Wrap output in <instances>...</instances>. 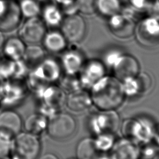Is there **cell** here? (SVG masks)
I'll use <instances>...</instances> for the list:
<instances>
[{
	"label": "cell",
	"mask_w": 159,
	"mask_h": 159,
	"mask_svg": "<svg viewBox=\"0 0 159 159\" xmlns=\"http://www.w3.org/2000/svg\"><path fill=\"white\" fill-rule=\"evenodd\" d=\"M91 88L92 103L101 111L117 108L125 95L122 81L111 76H104Z\"/></svg>",
	"instance_id": "1"
},
{
	"label": "cell",
	"mask_w": 159,
	"mask_h": 159,
	"mask_svg": "<svg viewBox=\"0 0 159 159\" xmlns=\"http://www.w3.org/2000/svg\"><path fill=\"white\" fill-rule=\"evenodd\" d=\"M41 147L38 135L21 131L12 139L11 153L14 159H37Z\"/></svg>",
	"instance_id": "2"
},
{
	"label": "cell",
	"mask_w": 159,
	"mask_h": 159,
	"mask_svg": "<svg viewBox=\"0 0 159 159\" xmlns=\"http://www.w3.org/2000/svg\"><path fill=\"white\" fill-rule=\"evenodd\" d=\"M76 127L74 118L65 112L55 113L48 119L46 130L50 137L55 140H63L70 137Z\"/></svg>",
	"instance_id": "3"
},
{
	"label": "cell",
	"mask_w": 159,
	"mask_h": 159,
	"mask_svg": "<svg viewBox=\"0 0 159 159\" xmlns=\"http://www.w3.org/2000/svg\"><path fill=\"white\" fill-rule=\"evenodd\" d=\"M24 18L17 0H0V30L4 34L18 29Z\"/></svg>",
	"instance_id": "4"
},
{
	"label": "cell",
	"mask_w": 159,
	"mask_h": 159,
	"mask_svg": "<svg viewBox=\"0 0 159 159\" xmlns=\"http://www.w3.org/2000/svg\"><path fill=\"white\" fill-rule=\"evenodd\" d=\"M121 131L126 139L147 143L153 137L155 128L146 120L128 119L122 123Z\"/></svg>",
	"instance_id": "5"
},
{
	"label": "cell",
	"mask_w": 159,
	"mask_h": 159,
	"mask_svg": "<svg viewBox=\"0 0 159 159\" xmlns=\"http://www.w3.org/2000/svg\"><path fill=\"white\" fill-rule=\"evenodd\" d=\"M47 29L40 16L25 19L18 28V36L26 45L39 43L41 42Z\"/></svg>",
	"instance_id": "6"
},
{
	"label": "cell",
	"mask_w": 159,
	"mask_h": 159,
	"mask_svg": "<svg viewBox=\"0 0 159 159\" xmlns=\"http://www.w3.org/2000/svg\"><path fill=\"white\" fill-rule=\"evenodd\" d=\"M119 116L114 110L101 111L94 115L91 120L92 130L97 135L113 134L118 129Z\"/></svg>",
	"instance_id": "7"
},
{
	"label": "cell",
	"mask_w": 159,
	"mask_h": 159,
	"mask_svg": "<svg viewBox=\"0 0 159 159\" xmlns=\"http://www.w3.org/2000/svg\"><path fill=\"white\" fill-rule=\"evenodd\" d=\"M22 127V119L17 112L6 109L0 112V134L12 139Z\"/></svg>",
	"instance_id": "8"
},
{
	"label": "cell",
	"mask_w": 159,
	"mask_h": 159,
	"mask_svg": "<svg viewBox=\"0 0 159 159\" xmlns=\"http://www.w3.org/2000/svg\"><path fill=\"white\" fill-rule=\"evenodd\" d=\"M137 40L143 45L153 47L159 44V23L155 19L142 21L137 29Z\"/></svg>",
	"instance_id": "9"
},
{
	"label": "cell",
	"mask_w": 159,
	"mask_h": 159,
	"mask_svg": "<svg viewBox=\"0 0 159 159\" xmlns=\"http://www.w3.org/2000/svg\"><path fill=\"white\" fill-rule=\"evenodd\" d=\"M112 65L115 77L121 81L134 78L139 73L137 61L129 55H119Z\"/></svg>",
	"instance_id": "10"
},
{
	"label": "cell",
	"mask_w": 159,
	"mask_h": 159,
	"mask_svg": "<svg viewBox=\"0 0 159 159\" xmlns=\"http://www.w3.org/2000/svg\"><path fill=\"white\" fill-rule=\"evenodd\" d=\"M61 30L65 39L70 42H78L84 35L85 24L80 16H70L62 21Z\"/></svg>",
	"instance_id": "11"
},
{
	"label": "cell",
	"mask_w": 159,
	"mask_h": 159,
	"mask_svg": "<svg viewBox=\"0 0 159 159\" xmlns=\"http://www.w3.org/2000/svg\"><path fill=\"white\" fill-rule=\"evenodd\" d=\"M111 149V159H139L141 155L135 142L126 138L116 142Z\"/></svg>",
	"instance_id": "12"
},
{
	"label": "cell",
	"mask_w": 159,
	"mask_h": 159,
	"mask_svg": "<svg viewBox=\"0 0 159 159\" xmlns=\"http://www.w3.org/2000/svg\"><path fill=\"white\" fill-rule=\"evenodd\" d=\"M105 69L103 65L98 61L88 63L82 70L79 79L81 86L91 88L92 86L104 76Z\"/></svg>",
	"instance_id": "13"
},
{
	"label": "cell",
	"mask_w": 159,
	"mask_h": 159,
	"mask_svg": "<svg viewBox=\"0 0 159 159\" xmlns=\"http://www.w3.org/2000/svg\"><path fill=\"white\" fill-rule=\"evenodd\" d=\"M34 70V73L39 79L47 82L56 81L60 74V66L57 62L53 58L46 57Z\"/></svg>",
	"instance_id": "14"
},
{
	"label": "cell",
	"mask_w": 159,
	"mask_h": 159,
	"mask_svg": "<svg viewBox=\"0 0 159 159\" xmlns=\"http://www.w3.org/2000/svg\"><path fill=\"white\" fill-rule=\"evenodd\" d=\"M26 45L18 35H12L4 40L1 50L4 57L13 61H18L22 60Z\"/></svg>",
	"instance_id": "15"
},
{
	"label": "cell",
	"mask_w": 159,
	"mask_h": 159,
	"mask_svg": "<svg viewBox=\"0 0 159 159\" xmlns=\"http://www.w3.org/2000/svg\"><path fill=\"white\" fill-rule=\"evenodd\" d=\"M65 102L67 107L75 112L83 111L92 104L90 94L81 89L70 92Z\"/></svg>",
	"instance_id": "16"
},
{
	"label": "cell",
	"mask_w": 159,
	"mask_h": 159,
	"mask_svg": "<svg viewBox=\"0 0 159 159\" xmlns=\"http://www.w3.org/2000/svg\"><path fill=\"white\" fill-rule=\"evenodd\" d=\"M40 43L45 52L52 53L61 52L66 46L65 37L57 30H47Z\"/></svg>",
	"instance_id": "17"
},
{
	"label": "cell",
	"mask_w": 159,
	"mask_h": 159,
	"mask_svg": "<svg viewBox=\"0 0 159 159\" xmlns=\"http://www.w3.org/2000/svg\"><path fill=\"white\" fill-rule=\"evenodd\" d=\"M40 17L47 27H55L61 21V14L59 9L52 2H42Z\"/></svg>",
	"instance_id": "18"
},
{
	"label": "cell",
	"mask_w": 159,
	"mask_h": 159,
	"mask_svg": "<svg viewBox=\"0 0 159 159\" xmlns=\"http://www.w3.org/2000/svg\"><path fill=\"white\" fill-rule=\"evenodd\" d=\"M45 57V51L39 43L26 45L22 60L27 66L34 68Z\"/></svg>",
	"instance_id": "19"
},
{
	"label": "cell",
	"mask_w": 159,
	"mask_h": 159,
	"mask_svg": "<svg viewBox=\"0 0 159 159\" xmlns=\"http://www.w3.org/2000/svg\"><path fill=\"white\" fill-rule=\"evenodd\" d=\"M48 119L43 114L34 113L27 117L23 127L26 132L38 135L46 130Z\"/></svg>",
	"instance_id": "20"
},
{
	"label": "cell",
	"mask_w": 159,
	"mask_h": 159,
	"mask_svg": "<svg viewBox=\"0 0 159 159\" xmlns=\"http://www.w3.org/2000/svg\"><path fill=\"white\" fill-rule=\"evenodd\" d=\"M112 32L118 37H127L132 35L134 30V24L128 18L115 16L111 21Z\"/></svg>",
	"instance_id": "21"
},
{
	"label": "cell",
	"mask_w": 159,
	"mask_h": 159,
	"mask_svg": "<svg viewBox=\"0 0 159 159\" xmlns=\"http://www.w3.org/2000/svg\"><path fill=\"white\" fill-rule=\"evenodd\" d=\"M98 152L94 139L85 138L78 142L76 154L78 159H96L98 156Z\"/></svg>",
	"instance_id": "22"
},
{
	"label": "cell",
	"mask_w": 159,
	"mask_h": 159,
	"mask_svg": "<svg viewBox=\"0 0 159 159\" xmlns=\"http://www.w3.org/2000/svg\"><path fill=\"white\" fill-rule=\"evenodd\" d=\"M17 1L24 19L40 16L42 7L40 0H17Z\"/></svg>",
	"instance_id": "23"
},
{
	"label": "cell",
	"mask_w": 159,
	"mask_h": 159,
	"mask_svg": "<svg viewBox=\"0 0 159 159\" xmlns=\"http://www.w3.org/2000/svg\"><path fill=\"white\" fill-rule=\"evenodd\" d=\"M81 58L76 53L69 52L62 58V65L68 75H76L82 68Z\"/></svg>",
	"instance_id": "24"
},
{
	"label": "cell",
	"mask_w": 159,
	"mask_h": 159,
	"mask_svg": "<svg viewBox=\"0 0 159 159\" xmlns=\"http://www.w3.org/2000/svg\"><path fill=\"white\" fill-rule=\"evenodd\" d=\"M94 140L98 150L102 152H106L111 149L114 143V137L111 134H99Z\"/></svg>",
	"instance_id": "25"
},
{
	"label": "cell",
	"mask_w": 159,
	"mask_h": 159,
	"mask_svg": "<svg viewBox=\"0 0 159 159\" xmlns=\"http://www.w3.org/2000/svg\"><path fill=\"white\" fill-rule=\"evenodd\" d=\"M97 7L104 14L112 16L119 11V2L118 0H98Z\"/></svg>",
	"instance_id": "26"
},
{
	"label": "cell",
	"mask_w": 159,
	"mask_h": 159,
	"mask_svg": "<svg viewBox=\"0 0 159 159\" xmlns=\"http://www.w3.org/2000/svg\"><path fill=\"white\" fill-rule=\"evenodd\" d=\"M135 79L137 83L138 94H143L149 91L152 85V80L147 73H138Z\"/></svg>",
	"instance_id": "27"
},
{
	"label": "cell",
	"mask_w": 159,
	"mask_h": 159,
	"mask_svg": "<svg viewBox=\"0 0 159 159\" xmlns=\"http://www.w3.org/2000/svg\"><path fill=\"white\" fill-rule=\"evenodd\" d=\"M61 85L64 89L72 92L78 89H81V84L80 79L77 78L75 75H68L63 78Z\"/></svg>",
	"instance_id": "28"
},
{
	"label": "cell",
	"mask_w": 159,
	"mask_h": 159,
	"mask_svg": "<svg viewBox=\"0 0 159 159\" xmlns=\"http://www.w3.org/2000/svg\"><path fill=\"white\" fill-rule=\"evenodd\" d=\"M76 5L80 12L86 14L93 13L97 7L96 0H76Z\"/></svg>",
	"instance_id": "29"
},
{
	"label": "cell",
	"mask_w": 159,
	"mask_h": 159,
	"mask_svg": "<svg viewBox=\"0 0 159 159\" xmlns=\"http://www.w3.org/2000/svg\"><path fill=\"white\" fill-rule=\"evenodd\" d=\"M12 139L0 134V158H3L11 153Z\"/></svg>",
	"instance_id": "30"
},
{
	"label": "cell",
	"mask_w": 159,
	"mask_h": 159,
	"mask_svg": "<svg viewBox=\"0 0 159 159\" xmlns=\"http://www.w3.org/2000/svg\"><path fill=\"white\" fill-rule=\"evenodd\" d=\"M140 154L143 155L146 158H152L156 154V151L152 146L147 145L143 149L140 150Z\"/></svg>",
	"instance_id": "31"
},
{
	"label": "cell",
	"mask_w": 159,
	"mask_h": 159,
	"mask_svg": "<svg viewBox=\"0 0 159 159\" xmlns=\"http://www.w3.org/2000/svg\"><path fill=\"white\" fill-rule=\"evenodd\" d=\"M40 159H59L55 154L52 153H47L42 155Z\"/></svg>",
	"instance_id": "32"
},
{
	"label": "cell",
	"mask_w": 159,
	"mask_h": 159,
	"mask_svg": "<svg viewBox=\"0 0 159 159\" xmlns=\"http://www.w3.org/2000/svg\"><path fill=\"white\" fill-rule=\"evenodd\" d=\"M155 142L159 145V126L157 128H155L153 137Z\"/></svg>",
	"instance_id": "33"
},
{
	"label": "cell",
	"mask_w": 159,
	"mask_h": 159,
	"mask_svg": "<svg viewBox=\"0 0 159 159\" xmlns=\"http://www.w3.org/2000/svg\"><path fill=\"white\" fill-rule=\"evenodd\" d=\"M4 34L0 30V50H1L3 43L4 42L5 38H4Z\"/></svg>",
	"instance_id": "34"
},
{
	"label": "cell",
	"mask_w": 159,
	"mask_h": 159,
	"mask_svg": "<svg viewBox=\"0 0 159 159\" xmlns=\"http://www.w3.org/2000/svg\"><path fill=\"white\" fill-rule=\"evenodd\" d=\"M96 159H111V157L106 155H98Z\"/></svg>",
	"instance_id": "35"
},
{
	"label": "cell",
	"mask_w": 159,
	"mask_h": 159,
	"mask_svg": "<svg viewBox=\"0 0 159 159\" xmlns=\"http://www.w3.org/2000/svg\"><path fill=\"white\" fill-rule=\"evenodd\" d=\"M152 159H159V152L158 153H156L152 158Z\"/></svg>",
	"instance_id": "36"
},
{
	"label": "cell",
	"mask_w": 159,
	"mask_h": 159,
	"mask_svg": "<svg viewBox=\"0 0 159 159\" xmlns=\"http://www.w3.org/2000/svg\"><path fill=\"white\" fill-rule=\"evenodd\" d=\"M137 1H139V0H134V2H135ZM142 0H139V1L138 2V3H139V4H141V3H142ZM138 3H137V4H138Z\"/></svg>",
	"instance_id": "37"
},
{
	"label": "cell",
	"mask_w": 159,
	"mask_h": 159,
	"mask_svg": "<svg viewBox=\"0 0 159 159\" xmlns=\"http://www.w3.org/2000/svg\"><path fill=\"white\" fill-rule=\"evenodd\" d=\"M57 1H65L66 0H57Z\"/></svg>",
	"instance_id": "38"
},
{
	"label": "cell",
	"mask_w": 159,
	"mask_h": 159,
	"mask_svg": "<svg viewBox=\"0 0 159 159\" xmlns=\"http://www.w3.org/2000/svg\"><path fill=\"white\" fill-rule=\"evenodd\" d=\"M69 159H78V158H69Z\"/></svg>",
	"instance_id": "39"
}]
</instances>
